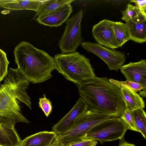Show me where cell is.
<instances>
[{
	"instance_id": "cell-8",
	"label": "cell",
	"mask_w": 146,
	"mask_h": 146,
	"mask_svg": "<svg viewBox=\"0 0 146 146\" xmlns=\"http://www.w3.org/2000/svg\"><path fill=\"white\" fill-rule=\"evenodd\" d=\"M81 45L87 52L92 53L101 58L110 70L118 71L125 62V55L121 51L89 41L83 42Z\"/></svg>"
},
{
	"instance_id": "cell-5",
	"label": "cell",
	"mask_w": 146,
	"mask_h": 146,
	"mask_svg": "<svg viewBox=\"0 0 146 146\" xmlns=\"http://www.w3.org/2000/svg\"><path fill=\"white\" fill-rule=\"evenodd\" d=\"M112 117L88 110L77 119L69 130L59 135V138L64 146L82 141V138L92 127Z\"/></svg>"
},
{
	"instance_id": "cell-6",
	"label": "cell",
	"mask_w": 146,
	"mask_h": 146,
	"mask_svg": "<svg viewBox=\"0 0 146 146\" xmlns=\"http://www.w3.org/2000/svg\"><path fill=\"white\" fill-rule=\"evenodd\" d=\"M128 129V127L120 117H112L92 127L82 140L95 139L102 144L122 138Z\"/></svg>"
},
{
	"instance_id": "cell-15",
	"label": "cell",
	"mask_w": 146,
	"mask_h": 146,
	"mask_svg": "<svg viewBox=\"0 0 146 146\" xmlns=\"http://www.w3.org/2000/svg\"><path fill=\"white\" fill-rule=\"evenodd\" d=\"M57 135L52 131H40L22 140L20 146H44L51 143Z\"/></svg>"
},
{
	"instance_id": "cell-23",
	"label": "cell",
	"mask_w": 146,
	"mask_h": 146,
	"mask_svg": "<svg viewBox=\"0 0 146 146\" xmlns=\"http://www.w3.org/2000/svg\"><path fill=\"white\" fill-rule=\"evenodd\" d=\"M9 63L6 53L0 49V82L3 79L7 73Z\"/></svg>"
},
{
	"instance_id": "cell-20",
	"label": "cell",
	"mask_w": 146,
	"mask_h": 146,
	"mask_svg": "<svg viewBox=\"0 0 146 146\" xmlns=\"http://www.w3.org/2000/svg\"><path fill=\"white\" fill-rule=\"evenodd\" d=\"M131 114L138 132L146 139V114L144 109L134 110Z\"/></svg>"
},
{
	"instance_id": "cell-26",
	"label": "cell",
	"mask_w": 146,
	"mask_h": 146,
	"mask_svg": "<svg viewBox=\"0 0 146 146\" xmlns=\"http://www.w3.org/2000/svg\"><path fill=\"white\" fill-rule=\"evenodd\" d=\"M130 2L135 3V6L143 15L146 17V0H132Z\"/></svg>"
},
{
	"instance_id": "cell-9",
	"label": "cell",
	"mask_w": 146,
	"mask_h": 146,
	"mask_svg": "<svg viewBox=\"0 0 146 146\" xmlns=\"http://www.w3.org/2000/svg\"><path fill=\"white\" fill-rule=\"evenodd\" d=\"M115 22L105 19L94 25L92 35L98 44L113 49L119 47L114 32Z\"/></svg>"
},
{
	"instance_id": "cell-25",
	"label": "cell",
	"mask_w": 146,
	"mask_h": 146,
	"mask_svg": "<svg viewBox=\"0 0 146 146\" xmlns=\"http://www.w3.org/2000/svg\"><path fill=\"white\" fill-rule=\"evenodd\" d=\"M39 105L46 116L48 117L52 112V107L51 102L46 98L44 94L43 98H39Z\"/></svg>"
},
{
	"instance_id": "cell-4",
	"label": "cell",
	"mask_w": 146,
	"mask_h": 146,
	"mask_svg": "<svg viewBox=\"0 0 146 146\" xmlns=\"http://www.w3.org/2000/svg\"><path fill=\"white\" fill-rule=\"evenodd\" d=\"M54 58L56 70L78 85L96 76L89 59L78 52L56 54Z\"/></svg>"
},
{
	"instance_id": "cell-11",
	"label": "cell",
	"mask_w": 146,
	"mask_h": 146,
	"mask_svg": "<svg viewBox=\"0 0 146 146\" xmlns=\"http://www.w3.org/2000/svg\"><path fill=\"white\" fill-rule=\"evenodd\" d=\"M15 120L0 116V146H20L22 140L15 128Z\"/></svg>"
},
{
	"instance_id": "cell-30",
	"label": "cell",
	"mask_w": 146,
	"mask_h": 146,
	"mask_svg": "<svg viewBox=\"0 0 146 146\" xmlns=\"http://www.w3.org/2000/svg\"><path fill=\"white\" fill-rule=\"evenodd\" d=\"M139 94L142 97H146V89L142 90L139 92Z\"/></svg>"
},
{
	"instance_id": "cell-27",
	"label": "cell",
	"mask_w": 146,
	"mask_h": 146,
	"mask_svg": "<svg viewBox=\"0 0 146 146\" xmlns=\"http://www.w3.org/2000/svg\"><path fill=\"white\" fill-rule=\"evenodd\" d=\"M97 143L96 140L92 139L83 140L66 146H96Z\"/></svg>"
},
{
	"instance_id": "cell-1",
	"label": "cell",
	"mask_w": 146,
	"mask_h": 146,
	"mask_svg": "<svg viewBox=\"0 0 146 146\" xmlns=\"http://www.w3.org/2000/svg\"><path fill=\"white\" fill-rule=\"evenodd\" d=\"M78 87L88 110L113 117H120L124 112L125 106L121 88L111 83L107 77L96 76Z\"/></svg>"
},
{
	"instance_id": "cell-2",
	"label": "cell",
	"mask_w": 146,
	"mask_h": 146,
	"mask_svg": "<svg viewBox=\"0 0 146 146\" xmlns=\"http://www.w3.org/2000/svg\"><path fill=\"white\" fill-rule=\"evenodd\" d=\"M0 85V116L13 119L17 122L30 123L21 113L18 100L31 110V98L27 90L30 82L17 69L10 68Z\"/></svg>"
},
{
	"instance_id": "cell-29",
	"label": "cell",
	"mask_w": 146,
	"mask_h": 146,
	"mask_svg": "<svg viewBox=\"0 0 146 146\" xmlns=\"http://www.w3.org/2000/svg\"><path fill=\"white\" fill-rule=\"evenodd\" d=\"M118 146H136L134 144L129 143L126 141L123 137L119 139V143Z\"/></svg>"
},
{
	"instance_id": "cell-31",
	"label": "cell",
	"mask_w": 146,
	"mask_h": 146,
	"mask_svg": "<svg viewBox=\"0 0 146 146\" xmlns=\"http://www.w3.org/2000/svg\"><path fill=\"white\" fill-rule=\"evenodd\" d=\"M52 143L48 145H46L45 146H50L51 145V143Z\"/></svg>"
},
{
	"instance_id": "cell-19",
	"label": "cell",
	"mask_w": 146,
	"mask_h": 146,
	"mask_svg": "<svg viewBox=\"0 0 146 146\" xmlns=\"http://www.w3.org/2000/svg\"><path fill=\"white\" fill-rule=\"evenodd\" d=\"M115 36L119 47L130 40L129 31L125 24L121 22H115L113 27Z\"/></svg>"
},
{
	"instance_id": "cell-17",
	"label": "cell",
	"mask_w": 146,
	"mask_h": 146,
	"mask_svg": "<svg viewBox=\"0 0 146 146\" xmlns=\"http://www.w3.org/2000/svg\"><path fill=\"white\" fill-rule=\"evenodd\" d=\"M44 0H15L0 6V7L11 11L29 10L36 13L41 8Z\"/></svg>"
},
{
	"instance_id": "cell-22",
	"label": "cell",
	"mask_w": 146,
	"mask_h": 146,
	"mask_svg": "<svg viewBox=\"0 0 146 146\" xmlns=\"http://www.w3.org/2000/svg\"><path fill=\"white\" fill-rule=\"evenodd\" d=\"M140 12L139 10L135 6L128 3L127 5L126 9L121 11L122 15L121 20L126 22L137 17Z\"/></svg>"
},
{
	"instance_id": "cell-10",
	"label": "cell",
	"mask_w": 146,
	"mask_h": 146,
	"mask_svg": "<svg viewBox=\"0 0 146 146\" xmlns=\"http://www.w3.org/2000/svg\"><path fill=\"white\" fill-rule=\"evenodd\" d=\"M88 110L87 104L80 97L70 111L52 127V131L59 135L65 132L71 128L77 119Z\"/></svg>"
},
{
	"instance_id": "cell-13",
	"label": "cell",
	"mask_w": 146,
	"mask_h": 146,
	"mask_svg": "<svg viewBox=\"0 0 146 146\" xmlns=\"http://www.w3.org/2000/svg\"><path fill=\"white\" fill-rule=\"evenodd\" d=\"M127 81L139 84L146 88V60L130 62L119 69Z\"/></svg>"
},
{
	"instance_id": "cell-21",
	"label": "cell",
	"mask_w": 146,
	"mask_h": 146,
	"mask_svg": "<svg viewBox=\"0 0 146 146\" xmlns=\"http://www.w3.org/2000/svg\"><path fill=\"white\" fill-rule=\"evenodd\" d=\"M113 84L120 88H123L131 91L136 93L146 89L142 85L137 83L128 81H119L113 79H109Z\"/></svg>"
},
{
	"instance_id": "cell-14",
	"label": "cell",
	"mask_w": 146,
	"mask_h": 146,
	"mask_svg": "<svg viewBox=\"0 0 146 146\" xmlns=\"http://www.w3.org/2000/svg\"><path fill=\"white\" fill-rule=\"evenodd\" d=\"M130 40L139 43L146 41V17L140 12L137 17L125 22Z\"/></svg>"
},
{
	"instance_id": "cell-3",
	"label": "cell",
	"mask_w": 146,
	"mask_h": 146,
	"mask_svg": "<svg viewBox=\"0 0 146 146\" xmlns=\"http://www.w3.org/2000/svg\"><path fill=\"white\" fill-rule=\"evenodd\" d=\"M13 53L17 68L30 82L39 83L52 77L51 72L56 70L54 58L45 51L22 41L15 46Z\"/></svg>"
},
{
	"instance_id": "cell-28",
	"label": "cell",
	"mask_w": 146,
	"mask_h": 146,
	"mask_svg": "<svg viewBox=\"0 0 146 146\" xmlns=\"http://www.w3.org/2000/svg\"><path fill=\"white\" fill-rule=\"evenodd\" d=\"M50 146H64L60 140L59 135H57L52 142Z\"/></svg>"
},
{
	"instance_id": "cell-7",
	"label": "cell",
	"mask_w": 146,
	"mask_h": 146,
	"mask_svg": "<svg viewBox=\"0 0 146 146\" xmlns=\"http://www.w3.org/2000/svg\"><path fill=\"white\" fill-rule=\"evenodd\" d=\"M84 12L81 9L66 21L64 31L58 43L62 53L74 52L83 42L81 23Z\"/></svg>"
},
{
	"instance_id": "cell-18",
	"label": "cell",
	"mask_w": 146,
	"mask_h": 146,
	"mask_svg": "<svg viewBox=\"0 0 146 146\" xmlns=\"http://www.w3.org/2000/svg\"><path fill=\"white\" fill-rule=\"evenodd\" d=\"M74 0H44L42 5L39 10L34 16L32 20L35 19L39 16L53 11L62 6L71 4Z\"/></svg>"
},
{
	"instance_id": "cell-16",
	"label": "cell",
	"mask_w": 146,
	"mask_h": 146,
	"mask_svg": "<svg viewBox=\"0 0 146 146\" xmlns=\"http://www.w3.org/2000/svg\"><path fill=\"white\" fill-rule=\"evenodd\" d=\"M120 88L121 96L125 104V108L132 111L145 108V101L139 94L126 89Z\"/></svg>"
},
{
	"instance_id": "cell-24",
	"label": "cell",
	"mask_w": 146,
	"mask_h": 146,
	"mask_svg": "<svg viewBox=\"0 0 146 146\" xmlns=\"http://www.w3.org/2000/svg\"><path fill=\"white\" fill-rule=\"evenodd\" d=\"M131 112L129 109L125 108L124 112L120 117L128 126L129 129L138 132L132 115Z\"/></svg>"
},
{
	"instance_id": "cell-12",
	"label": "cell",
	"mask_w": 146,
	"mask_h": 146,
	"mask_svg": "<svg viewBox=\"0 0 146 146\" xmlns=\"http://www.w3.org/2000/svg\"><path fill=\"white\" fill-rule=\"evenodd\" d=\"M70 4L65 5L53 11L42 15L35 19L39 24L51 27L61 26L73 12Z\"/></svg>"
}]
</instances>
